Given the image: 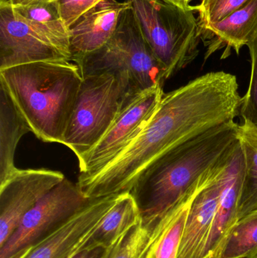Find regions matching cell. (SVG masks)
I'll return each instance as SVG.
<instances>
[{"label":"cell","instance_id":"6da1fadb","mask_svg":"<svg viewBox=\"0 0 257 258\" xmlns=\"http://www.w3.org/2000/svg\"><path fill=\"white\" fill-rule=\"evenodd\" d=\"M242 98L235 76L211 72L164 94L137 138L102 171L78 180L90 200L131 192L142 173L158 158L188 140L240 115Z\"/></svg>","mask_w":257,"mask_h":258},{"label":"cell","instance_id":"7a4b0ae2","mask_svg":"<svg viewBox=\"0 0 257 258\" xmlns=\"http://www.w3.org/2000/svg\"><path fill=\"white\" fill-rule=\"evenodd\" d=\"M238 125L233 121L209 129L169 150L142 173L130 194L143 222L155 227L230 151L238 141Z\"/></svg>","mask_w":257,"mask_h":258},{"label":"cell","instance_id":"3957f363","mask_svg":"<svg viewBox=\"0 0 257 258\" xmlns=\"http://www.w3.org/2000/svg\"><path fill=\"white\" fill-rule=\"evenodd\" d=\"M71 60H51L0 70V86L39 140L63 144L82 83Z\"/></svg>","mask_w":257,"mask_h":258},{"label":"cell","instance_id":"277c9868","mask_svg":"<svg viewBox=\"0 0 257 258\" xmlns=\"http://www.w3.org/2000/svg\"><path fill=\"white\" fill-rule=\"evenodd\" d=\"M82 78L63 144L78 160L99 142L121 110L136 95L124 73L104 71Z\"/></svg>","mask_w":257,"mask_h":258},{"label":"cell","instance_id":"5b68a950","mask_svg":"<svg viewBox=\"0 0 257 258\" xmlns=\"http://www.w3.org/2000/svg\"><path fill=\"white\" fill-rule=\"evenodd\" d=\"M167 79L199 54L201 39L196 6L183 7L169 0H125Z\"/></svg>","mask_w":257,"mask_h":258},{"label":"cell","instance_id":"8992f818","mask_svg":"<svg viewBox=\"0 0 257 258\" xmlns=\"http://www.w3.org/2000/svg\"><path fill=\"white\" fill-rule=\"evenodd\" d=\"M81 75L112 71L126 74L135 95L167 80L139 27L131 7L122 12L113 37L102 48L74 62Z\"/></svg>","mask_w":257,"mask_h":258},{"label":"cell","instance_id":"52a82bcc","mask_svg":"<svg viewBox=\"0 0 257 258\" xmlns=\"http://www.w3.org/2000/svg\"><path fill=\"white\" fill-rule=\"evenodd\" d=\"M92 200L65 177L29 211L4 245L0 258H21L35 244L58 228Z\"/></svg>","mask_w":257,"mask_h":258},{"label":"cell","instance_id":"ba28073f","mask_svg":"<svg viewBox=\"0 0 257 258\" xmlns=\"http://www.w3.org/2000/svg\"><path fill=\"white\" fill-rule=\"evenodd\" d=\"M164 94L162 86H156L136 95L121 110L99 142L78 160V180L95 175L113 162L143 130Z\"/></svg>","mask_w":257,"mask_h":258},{"label":"cell","instance_id":"9c48e42d","mask_svg":"<svg viewBox=\"0 0 257 258\" xmlns=\"http://www.w3.org/2000/svg\"><path fill=\"white\" fill-rule=\"evenodd\" d=\"M51 60H71V51L27 24L9 0L0 2V70Z\"/></svg>","mask_w":257,"mask_h":258},{"label":"cell","instance_id":"30bf717a","mask_svg":"<svg viewBox=\"0 0 257 258\" xmlns=\"http://www.w3.org/2000/svg\"><path fill=\"white\" fill-rule=\"evenodd\" d=\"M65 177L60 171L46 168H18L0 186V247L24 215Z\"/></svg>","mask_w":257,"mask_h":258},{"label":"cell","instance_id":"8fae6325","mask_svg":"<svg viewBox=\"0 0 257 258\" xmlns=\"http://www.w3.org/2000/svg\"><path fill=\"white\" fill-rule=\"evenodd\" d=\"M119 195L92 200L21 258H67L79 250Z\"/></svg>","mask_w":257,"mask_h":258},{"label":"cell","instance_id":"7c38bea8","mask_svg":"<svg viewBox=\"0 0 257 258\" xmlns=\"http://www.w3.org/2000/svg\"><path fill=\"white\" fill-rule=\"evenodd\" d=\"M234 147L215 165L208 181L192 202L178 258H203L208 234L218 208L222 174Z\"/></svg>","mask_w":257,"mask_h":258},{"label":"cell","instance_id":"4fadbf2b","mask_svg":"<svg viewBox=\"0 0 257 258\" xmlns=\"http://www.w3.org/2000/svg\"><path fill=\"white\" fill-rule=\"evenodd\" d=\"M243 172L244 154L238 140L222 174L218 208L208 234L203 258L217 257L228 233L238 221Z\"/></svg>","mask_w":257,"mask_h":258},{"label":"cell","instance_id":"5bb4252c","mask_svg":"<svg viewBox=\"0 0 257 258\" xmlns=\"http://www.w3.org/2000/svg\"><path fill=\"white\" fill-rule=\"evenodd\" d=\"M127 2L109 0L83 15L69 28L72 61L102 48L113 37Z\"/></svg>","mask_w":257,"mask_h":258},{"label":"cell","instance_id":"9a60e30c","mask_svg":"<svg viewBox=\"0 0 257 258\" xmlns=\"http://www.w3.org/2000/svg\"><path fill=\"white\" fill-rule=\"evenodd\" d=\"M257 34V0H250L229 16L201 31L208 47L206 56L225 48L223 57L234 50L237 54Z\"/></svg>","mask_w":257,"mask_h":258},{"label":"cell","instance_id":"2e32d148","mask_svg":"<svg viewBox=\"0 0 257 258\" xmlns=\"http://www.w3.org/2000/svg\"><path fill=\"white\" fill-rule=\"evenodd\" d=\"M215 165L205 173L182 200L156 224L143 258H178L192 202L208 181Z\"/></svg>","mask_w":257,"mask_h":258},{"label":"cell","instance_id":"e0dca14e","mask_svg":"<svg viewBox=\"0 0 257 258\" xmlns=\"http://www.w3.org/2000/svg\"><path fill=\"white\" fill-rule=\"evenodd\" d=\"M141 221L140 209L133 196L130 192L119 194L81 248L97 246L109 248Z\"/></svg>","mask_w":257,"mask_h":258},{"label":"cell","instance_id":"ac0fdd59","mask_svg":"<svg viewBox=\"0 0 257 258\" xmlns=\"http://www.w3.org/2000/svg\"><path fill=\"white\" fill-rule=\"evenodd\" d=\"M30 132L28 124L0 86V186L18 169L15 165V151L20 140Z\"/></svg>","mask_w":257,"mask_h":258},{"label":"cell","instance_id":"d6986e66","mask_svg":"<svg viewBox=\"0 0 257 258\" xmlns=\"http://www.w3.org/2000/svg\"><path fill=\"white\" fill-rule=\"evenodd\" d=\"M238 138L244 154V172L238 203V219L257 211V125L242 121Z\"/></svg>","mask_w":257,"mask_h":258},{"label":"cell","instance_id":"ffe728a7","mask_svg":"<svg viewBox=\"0 0 257 258\" xmlns=\"http://www.w3.org/2000/svg\"><path fill=\"white\" fill-rule=\"evenodd\" d=\"M12 7L27 24L59 45L70 50V32L57 11L55 3L13 5ZM71 51V50H70Z\"/></svg>","mask_w":257,"mask_h":258},{"label":"cell","instance_id":"44dd1931","mask_svg":"<svg viewBox=\"0 0 257 258\" xmlns=\"http://www.w3.org/2000/svg\"><path fill=\"white\" fill-rule=\"evenodd\" d=\"M217 258H257V211L234 224Z\"/></svg>","mask_w":257,"mask_h":258},{"label":"cell","instance_id":"7402d4cb","mask_svg":"<svg viewBox=\"0 0 257 258\" xmlns=\"http://www.w3.org/2000/svg\"><path fill=\"white\" fill-rule=\"evenodd\" d=\"M154 228L153 226L140 221L108 248L105 258H143Z\"/></svg>","mask_w":257,"mask_h":258},{"label":"cell","instance_id":"603a6c76","mask_svg":"<svg viewBox=\"0 0 257 258\" xmlns=\"http://www.w3.org/2000/svg\"><path fill=\"white\" fill-rule=\"evenodd\" d=\"M250 0H202L196 6L199 13V24L200 31L217 24L235 11L242 7Z\"/></svg>","mask_w":257,"mask_h":258},{"label":"cell","instance_id":"cb8c5ba5","mask_svg":"<svg viewBox=\"0 0 257 258\" xmlns=\"http://www.w3.org/2000/svg\"><path fill=\"white\" fill-rule=\"evenodd\" d=\"M251 57V74L247 93L242 98L240 116L242 121L257 125V34L247 44Z\"/></svg>","mask_w":257,"mask_h":258},{"label":"cell","instance_id":"d4e9b609","mask_svg":"<svg viewBox=\"0 0 257 258\" xmlns=\"http://www.w3.org/2000/svg\"><path fill=\"white\" fill-rule=\"evenodd\" d=\"M109 0H57L55 2L60 18L70 28L83 15Z\"/></svg>","mask_w":257,"mask_h":258},{"label":"cell","instance_id":"484cf974","mask_svg":"<svg viewBox=\"0 0 257 258\" xmlns=\"http://www.w3.org/2000/svg\"><path fill=\"white\" fill-rule=\"evenodd\" d=\"M108 248L97 246L80 248L67 258H105Z\"/></svg>","mask_w":257,"mask_h":258},{"label":"cell","instance_id":"4316f807","mask_svg":"<svg viewBox=\"0 0 257 258\" xmlns=\"http://www.w3.org/2000/svg\"><path fill=\"white\" fill-rule=\"evenodd\" d=\"M13 5H28L36 3H55L57 0H9Z\"/></svg>","mask_w":257,"mask_h":258},{"label":"cell","instance_id":"83f0119b","mask_svg":"<svg viewBox=\"0 0 257 258\" xmlns=\"http://www.w3.org/2000/svg\"><path fill=\"white\" fill-rule=\"evenodd\" d=\"M169 1L178 5V6H183V7H190V6H191L190 3L194 1V0H169Z\"/></svg>","mask_w":257,"mask_h":258}]
</instances>
